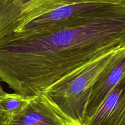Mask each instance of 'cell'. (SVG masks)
I'll list each match as a JSON object with an SVG mask.
<instances>
[{
	"label": "cell",
	"mask_w": 125,
	"mask_h": 125,
	"mask_svg": "<svg viewBox=\"0 0 125 125\" xmlns=\"http://www.w3.org/2000/svg\"><path fill=\"white\" fill-rule=\"evenodd\" d=\"M125 47V1L96 7L51 27L0 39V80L28 97L96 58Z\"/></svg>",
	"instance_id": "6da1fadb"
},
{
	"label": "cell",
	"mask_w": 125,
	"mask_h": 125,
	"mask_svg": "<svg viewBox=\"0 0 125 125\" xmlns=\"http://www.w3.org/2000/svg\"><path fill=\"white\" fill-rule=\"evenodd\" d=\"M119 49L96 58L78 67L40 94L67 125H84L85 109L93 85Z\"/></svg>",
	"instance_id": "7a4b0ae2"
},
{
	"label": "cell",
	"mask_w": 125,
	"mask_h": 125,
	"mask_svg": "<svg viewBox=\"0 0 125 125\" xmlns=\"http://www.w3.org/2000/svg\"><path fill=\"white\" fill-rule=\"evenodd\" d=\"M125 75V47L117 51L95 80L87 104L84 125L94 115L107 94Z\"/></svg>",
	"instance_id": "3957f363"
},
{
	"label": "cell",
	"mask_w": 125,
	"mask_h": 125,
	"mask_svg": "<svg viewBox=\"0 0 125 125\" xmlns=\"http://www.w3.org/2000/svg\"><path fill=\"white\" fill-rule=\"evenodd\" d=\"M125 1V0H77L59 6L42 15L36 17L21 26L16 32L31 31L53 26L85 11L105 5Z\"/></svg>",
	"instance_id": "277c9868"
},
{
	"label": "cell",
	"mask_w": 125,
	"mask_h": 125,
	"mask_svg": "<svg viewBox=\"0 0 125 125\" xmlns=\"http://www.w3.org/2000/svg\"><path fill=\"white\" fill-rule=\"evenodd\" d=\"M42 0H0V39L36 17Z\"/></svg>",
	"instance_id": "5b68a950"
},
{
	"label": "cell",
	"mask_w": 125,
	"mask_h": 125,
	"mask_svg": "<svg viewBox=\"0 0 125 125\" xmlns=\"http://www.w3.org/2000/svg\"><path fill=\"white\" fill-rule=\"evenodd\" d=\"M85 125H125V75Z\"/></svg>",
	"instance_id": "8992f818"
},
{
	"label": "cell",
	"mask_w": 125,
	"mask_h": 125,
	"mask_svg": "<svg viewBox=\"0 0 125 125\" xmlns=\"http://www.w3.org/2000/svg\"><path fill=\"white\" fill-rule=\"evenodd\" d=\"M6 125H67L40 95L32 97L18 113L7 119Z\"/></svg>",
	"instance_id": "52a82bcc"
},
{
	"label": "cell",
	"mask_w": 125,
	"mask_h": 125,
	"mask_svg": "<svg viewBox=\"0 0 125 125\" xmlns=\"http://www.w3.org/2000/svg\"><path fill=\"white\" fill-rule=\"evenodd\" d=\"M32 97H28L18 93H7L0 95V112L7 118L21 111L30 101Z\"/></svg>",
	"instance_id": "ba28073f"
},
{
	"label": "cell",
	"mask_w": 125,
	"mask_h": 125,
	"mask_svg": "<svg viewBox=\"0 0 125 125\" xmlns=\"http://www.w3.org/2000/svg\"><path fill=\"white\" fill-rule=\"evenodd\" d=\"M7 119V116L4 113L0 112V125H6Z\"/></svg>",
	"instance_id": "9c48e42d"
},
{
	"label": "cell",
	"mask_w": 125,
	"mask_h": 125,
	"mask_svg": "<svg viewBox=\"0 0 125 125\" xmlns=\"http://www.w3.org/2000/svg\"><path fill=\"white\" fill-rule=\"evenodd\" d=\"M4 93H5V92L4 91L3 89H2V86H1V84H0V95H1V94H4Z\"/></svg>",
	"instance_id": "30bf717a"
}]
</instances>
